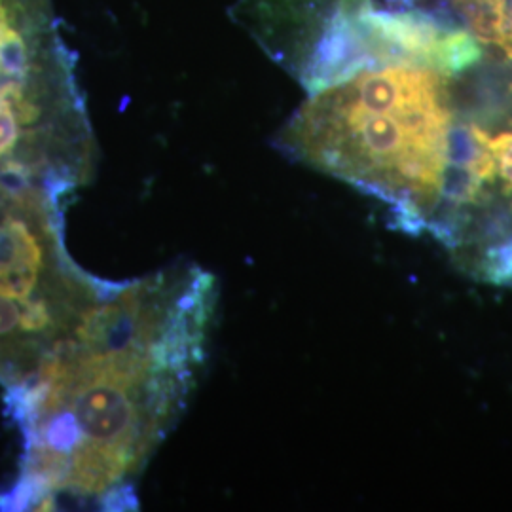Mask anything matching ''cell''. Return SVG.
<instances>
[{"mask_svg": "<svg viewBox=\"0 0 512 512\" xmlns=\"http://www.w3.org/2000/svg\"><path fill=\"white\" fill-rule=\"evenodd\" d=\"M471 35L512 61V0H459Z\"/></svg>", "mask_w": 512, "mask_h": 512, "instance_id": "cell-3", "label": "cell"}, {"mask_svg": "<svg viewBox=\"0 0 512 512\" xmlns=\"http://www.w3.org/2000/svg\"><path fill=\"white\" fill-rule=\"evenodd\" d=\"M482 145L488 156L490 177L488 184H497L501 188V196L512 202V129L488 133L480 128Z\"/></svg>", "mask_w": 512, "mask_h": 512, "instance_id": "cell-5", "label": "cell"}, {"mask_svg": "<svg viewBox=\"0 0 512 512\" xmlns=\"http://www.w3.org/2000/svg\"><path fill=\"white\" fill-rule=\"evenodd\" d=\"M448 76L418 65L353 74L311 93L279 147L391 205L401 230L423 232L454 162Z\"/></svg>", "mask_w": 512, "mask_h": 512, "instance_id": "cell-2", "label": "cell"}, {"mask_svg": "<svg viewBox=\"0 0 512 512\" xmlns=\"http://www.w3.org/2000/svg\"><path fill=\"white\" fill-rule=\"evenodd\" d=\"M473 272L495 285H512V230L467 256Z\"/></svg>", "mask_w": 512, "mask_h": 512, "instance_id": "cell-4", "label": "cell"}, {"mask_svg": "<svg viewBox=\"0 0 512 512\" xmlns=\"http://www.w3.org/2000/svg\"><path fill=\"white\" fill-rule=\"evenodd\" d=\"M196 264L116 281L80 330L16 391L23 437L4 511H131L135 480L196 391L217 311Z\"/></svg>", "mask_w": 512, "mask_h": 512, "instance_id": "cell-1", "label": "cell"}]
</instances>
